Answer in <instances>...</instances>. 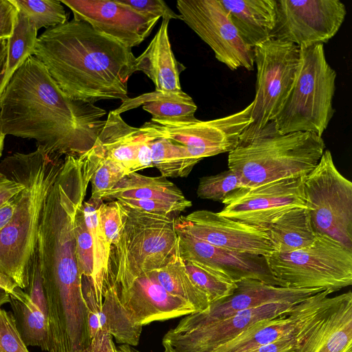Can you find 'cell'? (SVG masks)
Masks as SVG:
<instances>
[{
	"label": "cell",
	"instance_id": "12",
	"mask_svg": "<svg viewBox=\"0 0 352 352\" xmlns=\"http://www.w3.org/2000/svg\"><path fill=\"white\" fill-rule=\"evenodd\" d=\"M182 20L231 70L254 69V50L239 34L219 0H178Z\"/></svg>",
	"mask_w": 352,
	"mask_h": 352
},
{
	"label": "cell",
	"instance_id": "47",
	"mask_svg": "<svg viewBox=\"0 0 352 352\" xmlns=\"http://www.w3.org/2000/svg\"><path fill=\"white\" fill-rule=\"evenodd\" d=\"M23 184L0 171V208L24 189Z\"/></svg>",
	"mask_w": 352,
	"mask_h": 352
},
{
	"label": "cell",
	"instance_id": "19",
	"mask_svg": "<svg viewBox=\"0 0 352 352\" xmlns=\"http://www.w3.org/2000/svg\"><path fill=\"white\" fill-rule=\"evenodd\" d=\"M114 288L122 305L142 327L197 312L191 305L166 292L151 271Z\"/></svg>",
	"mask_w": 352,
	"mask_h": 352
},
{
	"label": "cell",
	"instance_id": "52",
	"mask_svg": "<svg viewBox=\"0 0 352 352\" xmlns=\"http://www.w3.org/2000/svg\"><path fill=\"white\" fill-rule=\"evenodd\" d=\"M10 302V295L6 291L0 289V307Z\"/></svg>",
	"mask_w": 352,
	"mask_h": 352
},
{
	"label": "cell",
	"instance_id": "20",
	"mask_svg": "<svg viewBox=\"0 0 352 352\" xmlns=\"http://www.w3.org/2000/svg\"><path fill=\"white\" fill-rule=\"evenodd\" d=\"M177 235L179 254L184 261L197 262L217 269L234 282L252 278L286 287L273 275L263 256L232 251L185 234Z\"/></svg>",
	"mask_w": 352,
	"mask_h": 352
},
{
	"label": "cell",
	"instance_id": "2",
	"mask_svg": "<svg viewBox=\"0 0 352 352\" xmlns=\"http://www.w3.org/2000/svg\"><path fill=\"white\" fill-rule=\"evenodd\" d=\"M101 157L94 146L82 155L64 157L63 166L42 210L36 250L47 318L58 325L83 322L87 309L76 252L75 217Z\"/></svg>",
	"mask_w": 352,
	"mask_h": 352
},
{
	"label": "cell",
	"instance_id": "28",
	"mask_svg": "<svg viewBox=\"0 0 352 352\" xmlns=\"http://www.w3.org/2000/svg\"><path fill=\"white\" fill-rule=\"evenodd\" d=\"M267 232L275 252L287 253L309 246L318 234L314 229L308 209H291L276 219Z\"/></svg>",
	"mask_w": 352,
	"mask_h": 352
},
{
	"label": "cell",
	"instance_id": "16",
	"mask_svg": "<svg viewBox=\"0 0 352 352\" xmlns=\"http://www.w3.org/2000/svg\"><path fill=\"white\" fill-rule=\"evenodd\" d=\"M177 233L232 251L267 257L275 252L266 230L207 210L175 219Z\"/></svg>",
	"mask_w": 352,
	"mask_h": 352
},
{
	"label": "cell",
	"instance_id": "29",
	"mask_svg": "<svg viewBox=\"0 0 352 352\" xmlns=\"http://www.w3.org/2000/svg\"><path fill=\"white\" fill-rule=\"evenodd\" d=\"M118 198L158 199L168 201H184L187 199L182 190L166 177L145 176L130 173L124 175L117 184L104 195L102 200Z\"/></svg>",
	"mask_w": 352,
	"mask_h": 352
},
{
	"label": "cell",
	"instance_id": "36",
	"mask_svg": "<svg viewBox=\"0 0 352 352\" xmlns=\"http://www.w3.org/2000/svg\"><path fill=\"white\" fill-rule=\"evenodd\" d=\"M16 9L26 15L38 30L67 22L62 3L58 0H11Z\"/></svg>",
	"mask_w": 352,
	"mask_h": 352
},
{
	"label": "cell",
	"instance_id": "53",
	"mask_svg": "<svg viewBox=\"0 0 352 352\" xmlns=\"http://www.w3.org/2000/svg\"><path fill=\"white\" fill-rule=\"evenodd\" d=\"M116 352H135V351L130 345L121 344L116 347Z\"/></svg>",
	"mask_w": 352,
	"mask_h": 352
},
{
	"label": "cell",
	"instance_id": "10",
	"mask_svg": "<svg viewBox=\"0 0 352 352\" xmlns=\"http://www.w3.org/2000/svg\"><path fill=\"white\" fill-rule=\"evenodd\" d=\"M253 50L256 81L252 121L239 139L252 137L273 121L292 88L300 60L298 46L274 38Z\"/></svg>",
	"mask_w": 352,
	"mask_h": 352
},
{
	"label": "cell",
	"instance_id": "45",
	"mask_svg": "<svg viewBox=\"0 0 352 352\" xmlns=\"http://www.w3.org/2000/svg\"><path fill=\"white\" fill-rule=\"evenodd\" d=\"M316 314L297 333L261 345L248 352H297Z\"/></svg>",
	"mask_w": 352,
	"mask_h": 352
},
{
	"label": "cell",
	"instance_id": "49",
	"mask_svg": "<svg viewBox=\"0 0 352 352\" xmlns=\"http://www.w3.org/2000/svg\"><path fill=\"white\" fill-rule=\"evenodd\" d=\"M17 195L0 208V232L14 214L16 206Z\"/></svg>",
	"mask_w": 352,
	"mask_h": 352
},
{
	"label": "cell",
	"instance_id": "51",
	"mask_svg": "<svg viewBox=\"0 0 352 352\" xmlns=\"http://www.w3.org/2000/svg\"><path fill=\"white\" fill-rule=\"evenodd\" d=\"M18 285L8 276L0 272V289L12 294Z\"/></svg>",
	"mask_w": 352,
	"mask_h": 352
},
{
	"label": "cell",
	"instance_id": "39",
	"mask_svg": "<svg viewBox=\"0 0 352 352\" xmlns=\"http://www.w3.org/2000/svg\"><path fill=\"white\" fill-rule=\"evenodd\" d=\"M127 174L129 173L120 164L105 156L103 149L98 164L91 178L90 199L102 200L104 195L110 191Z\"/></svg>",
	"mask_w": 352,
	"mask_h": 352
},
{
	"label": "cell",
	"instance_id": "6",
	"mask_svg": "<svg viewBox=\"0 0 352 352\" xmlns=\"http://www.w3.org/2000/svg\"><path fill=\"white\" fill-rule=\"evenodd\" d=\"M123 226L111 245L104 279L114 286L164 266L178 252L175 218L121 205Z\"/></svg>",
	"mask_w": 352,
	"mask_h": 352
},
{
	"label": "cell",
	"instance_id": "30",
	"mask_svg": "<svg viewBox=\"0 0 352 352\" xmlns=\"http://www.w3.org/2000/svg\"><path fill=\"white\" fill-rule=\"evenodd\" d=\"M17 329L27 346H37L49 352L50 342L46 316L30 296L17 287L10 294Z\"/></svg>",
	"mask_w": 352,
	"mask_h": 352
},
{
	"label": "cell",
	"instance_id": "9",
	"mask_svg": "<svg viewBox=\"0 0 352 352\" xmlns=\"http://www.w3.org/2000/svg\"><path fill=\"white\" fill-rule=\"evenodd\" d=\"M303 192L316 234L352 249V183L337 169L330 151L306 175Z\"/></svg>",
	"mask_w": 352,
	"mask_h": 352
},
{
	"label": "cell",
	"instance_id": "46",
	"mask_svg": "<svg viewBox=\"0 0 352 352\" xmlns=\"http://www.w3.org/2000/svg\"><path fill=\"white\" fill-rule=\"evenodd\" d=\"M17 13L11 0H0V41L8 40L12 35Z\"/></svg>",
	"mask_w": 352,
	"mask_h": 352
},
{
	"label": "cell",
	"instance_id": "40",
	"mask_svg": "<svg viewBox=\"0 0 352 352\" xmlns=\"http://www.w3.org/2000/svg\"><path fill=\"white\" fill-rule=\"evenodd\" d=\"M98 217L100 228L108 243L112 245L118 241L123 226V216L120 204L117 200L100 204Z\"/></svg>",
	"mask_w": 352,
	"mask_h": 352
},
{
	"label": "cell",
	"instance_id": "43",
	"mask_svg": "<svg viewBox=\"0 0 352 352\" xmlns=\"http://www.w3.org/2000/svg\"><path fill=\"white\" fill-rule=\"evenodd\" d=\"M137 12L149 18L180 19L179 14L173 12L162 0H118Z\"/></svg>",
	"mask_w": 352,
	"mask_h": 352
},
{
	"label": "cell",
	"instance_id": "4",
	"mask_svg": "<svg viewBox=\"0 0 352 352\" xmlns=\"http://www.w3.org/2000/svg\"><path fill=\"white\" fill-rule=\"evenodd\" d=\"M63 164L64 157L49 154L40 146L0 162V171L25 186L17 195L13 216L0 232V272L23 290L29 285L42 210Z\"/></svg>",
	"mask_w": 352,
	"mask_h": 352
},
{
	"label": "cell",
	"instance_id": "22",
	"mask_svg": "<svg viewBox=\"0 0 352 352\" xmlns=\"http://www.w3.org/2000/svg\"><path fill=\"white\" fill-rule=\"evenodd\" d=\"M333 292L321 291L296 305L289 314L258 322L212 352H248L299 331L329 301Z\"/></svg>",
	"mask_w": 352,
	"mask_h": 352
},
{
	"label": "cell",
	"instance_id": "44",
	"mask_svg": "<svg viewBox=\"0 0 352 352\" xmlns=\"http://www.w3.org/2000/svg\"><path fill=\"white\" fill-rule=\"evenodd\" d=\"M24 291L38 306L47 318V302L36 248L30 264L29 285Z\"/></svg>",
	"mask_w": 352,
	"mask_h": 352
},
{
	"label": "cell",
	"instance_id": "13",
	"mask_svg": "<svg viewBox=\"0 0 352 352\" xmlns=\"http://www.w3.org/2000/svg\"><path fill=\"white\" fill-rule=\"evenodd\" d=\"M276 23L271 38L302 47L327 43L346 14L339 0H276Z\"/></svg>",
	"mask_w": 352,
	"mask_h": 352
},
{
	"label": "cell",
	"instance_id": "33",
	"mask_svg": "<svg viewBox=\"0 0 352 352\" xmlns=\"http://www.w3.org/2000/svg\"><path fill=\"white\" fill-rule=\"evenodd\" d=\"M102 200L89 199L82 204L86 225L93 244L94 273L93 285L98 303L102 300V288L107 274L111 245L103 233L98 220V209Z\"/></svg>",
	"mask_w": 352,
	"mask_h": 352
},
{
	"label": "cell",
	"instance_id": "8",
	"mask_svg": "<svg viewBox=\"0 0 352 352\" xmlns=\"http://www.w3.org/2000/svg\"><path fill=\"white\" fill-rule=\"evenodd\" d=\"M265 258L273 275L286 287L333 293L352 284V249L327 235L318 234L308 247Z\"/></svg>",
	"mask_w": 352,
	"mask_h": 352
},
{
	"label": "cell",
	"instance_id": "34",
	"mask_svg": "<svg viewBox=\"0 0 352 352\" xmlns=\"http://www.w3.org/2000/svg\"><path fill=\"white\" fill-rule=\"evenodd\" d=\"M151 146L153 167L164 177H186L197 164L185 146L170 140L157 136Z\"/></svg>",
	"mask_w": 352,
	"mask_h": 352
},
{
	"label": "cell",
	"instance_id": "17",
	"mask_svg": "<svg viewBox=\"0 0 352 352\" xmlns=\"http://www.w3.org/2000/svg\"><path fill=\"white\" fill-rule=\"evenodd\" d=\"M74 19L89 24L100 33L132 48L151 33L158 18L145 16L118 0H61Z\"/></svg>",
	"mask_w": 352,
	"mask_h": 352
},
{
	"label": "cell",
	"instance_id": "31",
	"mask_svg": "<svg viewBox=\"0 0 352 352\" xmlns=\"http://www.w3.org/2000/svg\"><path fill=\"white\" fill-rule=\"evenodd\" d=\"M151 272L166 292L191 305L197 312L210 305L206 294L190 278L179 252L164 266Z\"/></svg>",
	"mask_w": 352,
	"mask_h": 352
},
{
	"label": "cell",
	"instance_id": "38",
	"mask_svg": "<svg viewBox=\"0 0 352 352\" xmlns=\"http://www.w3.org/2000/svg\"><path fill=\"white\" fill-rule=\"evenodd\" d=\"M82 204L78 206L75 217L76 257L82 278L93 283V244L91 234L86 225Z\"/></svg>",
	"mask_w": 352,
	"mask_h": 352
},
{
	"label": "cell",
	"instance_id": "32",
	"mask_svg": "<svg viewBox=\"0 0 352 352\" xmlns=\"http://www.w3.org/2000/svg\"><path fill=\"white\" fill-rule=\"evenodd\" d=\"M18 11L13 32L7 40L6 54L0 74V96L14 73L34 54L38 30L33 22Z\"/></svg>",
	"mask_w": 352,
	"mask_h": 352
},
{
	"label": "cell",
	"instance_id": "11",
	"mask_svg": "<svg viewBox=\"0 0 352 352\" xmlns=\"http://www.w3.org/2000/svg\"><path fill=\"white\" fill-rule=\"evenodd\" d=\"M252 102L245 109L222 118L179 121L151 120L146 123L159 137L186 147L198 163L203 159L230 152L244 130L252 123Z\"/></svg>",
	"mask_w": 352,
	"mask_h": 352
},
{
	"label": "cell",
	"instance_id": "15",
	"mask_svg": "<svg viewBox=\"0 0 352 352\" xmlns=\"http://www.w3.org/2000/svg\"><path fill=\"white\" fill-rule=\"evenodd\" d=\"M296 305L292 302L266 304L197 327L177 324L162 338L164 352H212L259 321L290 314Z\"/></svg>",
	"mask_w": 352,
	"mask_h": 352
},
{
	"label": "cell",
	"instance_id": "24",
	"mask_svg": "<svg viewBox=\"0 0 352 352\" xmlns=\"http://www.w3.org/2000/svg\"><path fill=\"white\" fill-rule=\"evenodd\" d=\"M157 136L146 122L138 128L130 126L112 110L105 119L97 142L107 158L120 164L130 173H134L141 150Z\"/></svg>",
	"mask_w": 352,
	"mask_h": 352
},
{
	"label": "cell",
	"instance_id": "27",
	"mask_svg": "<svg viewBox=\"0 0 352 352\" xmlns=\"http://www.w3.org/2000/svg\"><path fill=\"white\" fill-rule=\"evenodd\" d=\"M140 106L151 114L152 120L164 121L194 119L197 109L192 98L182 90L167 92L154 91L135 98H127L113 111L120 115Z\"/></svg>",
	"mask_w": 352,
	"mask_h": 352
},
{
	"label": "cell",
	"instance_id": "37",
	"mask_svg": "<svg viewBox=\"0 0 352 352\" xmlns=\"http://www.w3.org/2000/svg\"><path fill=\"white\" fill-rule=\"evenodd\" d=\"M243 187L239 176L228 169L216 175L200 178L197 195L201 199L222 203L233 192Z\"/></svg>",
	"mask_w": 352,
	"mask_h": 352
},
{
	"label": "cell",
	"instance_id": "23",
	"mask_svg": "<svg viewBox=\"0 0 352 352\" xmlns=\"http://www.w3.org/2000/svg\"><path fill=\"white\" fill-rule=\"evenodd\" d=\"M82 294L87 308L88 329L91 340L99 331L109 333L121 344L136 346L140 342L142 326L137 324L120 302L113 285L104 279L102 300H95L92 284L82 283Z\"/></svg>",
	"mask_w": 352,
	"mask_h": 352
},
{
	"label": "cell",
	"instance_id": "54",
	"mask_svg": "<svg viewBox=\"0 0 352 352\" xmlns=\"http://www.w3.org/2000/svg\"><path fill=\"white\" fill-rule=\"evenodd\" d=\"M134 351H135V352H140L138 350H135V349H134Z\"/></svg>",
	"mask_w": 352,
	"mask_h": 352
},
{
	"label": "cell",
	"instance_id": "3",
	"mask_svg": "<svg viewBox=\"0 0 352 352\" xmlns=\"http://www.w3.org/2000/svg\"><path fill=\"white\" fill-rule=\"evenodd\" d=\"M71 99L94 104L127 98V82L136 57L131 48L72 19L46 29L34 54Z\"/></svg>",
	"mask_w": 352,
	"mask_h": 352
},
{
	"label": "cell",
	"instance_id": "1",
	"mask_svg": "<svg viewBox=\"0 0 352 352\" xmlns=\"http://www.w3.org/2000/svg\"><path fill=\"white\" fill-rule=\"evenodd\" d=\"M107 111L69 98L45 65L30 56L0 96V122L7 135L32 139L46 153L80 156L96 144Z\"/></svg>",
	"mask_w": 352,
	"mask_h": 352
},
{
	"label": "cell",
	"instance_id": "48",
	"mask_svg": "<svg viewBox=\"0 0 352 352\" xmlns=\"http://www.w3.org/2000/svg\"><path fill=\"white\" fill-rule=\"evenodd\" d=\"M79 352H116V346L109 333L99 331L91 340L90 344Z\"/></svg>",
	"mask_w": 352,
	"mask_h": 352
},
{
	"label": "cell",
	"instance_id": "42",
	"mask_svg": "<svg viewBox=\"0 0 352 352\" xmlns=\"http://www.w3.org/2000/svg\"><path fill=\"white\" fill-rule=\"evenodd\" d=\"M0 352H30L17 329L13 314L1 307Z\"/></svg>",
	"mask_w": 352,
	"mask_h": 352
},
{
	"label": "cell",
	"instance_id": "7",
	"mask_svg": "<svg viewBox=\"0 0 352 352\" xmlns=\"http://www.w3.org/2000/svg\"><path fill=\"white\" fill-rule=\"evenodd\" d=\"M299 49L293 85L272 122L281 134L309 132L322 137L335 113L336 72L327 61L323 44Z\"/></svg>",
	"mask_w": 352,
	"mask_h": 352
},
{
	"label": "cell",
	"instance_id": "5",
	"mask_svg": "<svg viewBox=\"0 0 352 352\" xmlns=\"http://www.w3.org/2000/svg\"><path fill=\"white\" fill-rule=\"evenodd\" d=\"M325 144L316 134H281L271 122L250 138L239 139L228 153V169L252 188L308 175L318 164Z\"/></svg>",
	"mask_w": 352,
	"mask_h": 352
},
{
	"label": "cell",
	"instance_id": "50",
	"mask_svg": "<svg viewBox=\"0 0 352 352\" xmlns=\"http://www.w3.org/2000/svg\"><path fill=\"white\" fill-rule=\"evenodd\" d=\"M6 43L7 40L0 41V74L6 60ZM5 138L6 135L3 133L1 130L0 122V157L2 155V152L3 150Z\"/></svg>",
	"mask_w": 352,
	"mask_h": 352
},
{
	"label": "cell",
	"instance_id": "14",
	"mask_svg": "<svg viewBox=\"0 0 352 352\" xmlns=\"http://www.w3.org/2000/svg\"><path fill=\"white\" fill-rule=\"evenodd\" d=\"M305 177L240 188L222 202L225 206L219 214L267 231L283 213L294 208L305 207Z\"/></svg>",
	"mask_w": 352,
	"mask_h": 352
},
{
	"label": "cell",
	"instance_id": "21",
	"mask_svg": "<svg viewBox=\"0 0 352 352\" xmlns=\"http://www.w3.org/2000/svg\"><path fill=\"white\" fill-rule=\"evenodd\" d=\"M297 352H352V293L330 297L314 316Z\"/></svg>",
	"mask_w": 352,
	"mask_h": 352
},
{
	"label": "cell",
	"instance_id": "26",
	"mask_svg": "<svg viewBox=\"0 0 352 352\" xmlns=\"http://www.w3.org/2000/svg\"><path fill=\"white\" fill-rule=\"evenodd\" d=\"M248 46L270 38L276 23V0H219Z\"/></svg>",
	"mask_w": 352,
	"mask_h": 352
},
{
	"label": "cell",
	"instance_id": "25",
	"mask_svg": "<svg viewBox=\"0 0 352 352\" xmlns=\"http://www.w3.org/2000/svg\"><path fill=\"white\" fill-rule=\"evenodd\" d=\"M169 20L162 19L157 33L146 50L136 57L133 72L140 71L153 82L156 91L182 90L179 76L185 67L177 60L168 33Z\"/></svg>",
	"mask_w": 352,
	"mask_h": 352
},
{
	"label": "cell",
	"instance_id": "35",
	"mask_svg": "<svg viewBox=\"0 0 352 352\" xmlns=\"http://www.w3.org/2000/svg\"><path fill=\"white\" fill-rule=\"evenodd\" d=\"M184 263L190 278L210 304L231 294L236 287V282L217 269L197 262Z\"/></svg>",
	"mask_w": 352,
	"mask_h": 352
},
{
	"label": "cell",
	"instance_id": "41",
	"mask_svg": "<svg viewBox=\"0 0 352 352\" xmlns=\"http://www.w3.org/2000/svg\"><path fill=\"white\" fill-rule=\"evenodd\" d=\"M121 205L146 212L170 215L178 214L191 207L192 202L187 199L184 201H168L158 199H140L130 198H118Z\"/></svg>",
	"mask_w": 352,
	"mask_h": 352
},
{
	"label": "cell",
	"instance_id": "18",
	"mask_svg": "<svg viewBox=\"0 0 352 352\" xmlns=\"http://www.w3.org/2000/svg\"><path fill=\"white\" fill-rule=\"evenodd\" d=\"M236 284V287L231 294L210 304L205 310L186 315L178 324L184 327L204 325L270 303L298 304L323 291L320 289L275 286L252 278L241 280Z\"/></svg>",
	"mask_w": 352,
	"mask_h": 352
}]
</instances>
